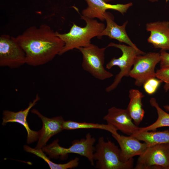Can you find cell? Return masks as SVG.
<instances>
[{
  "label": "cell",
  "instance_id": "obj_1",
  "mask_svg": "<svg viewBox=\"0 0 169 169\" xmlns=\"http://www.w3.org/2000/svg\"><path fill=\"white\" fill-rule=\"evenodd\" d=\"M14 38L25 52L26 64L33 66L52 61L64 46L56 32L46 24L31 26Z\"/></svg>",
  "mask_w": 169,
  "mask_h": 169
},
{
  "label": "cell",
  "instance_id": "obj_2",
  "mask_svg": "<svg viewBox=\"0 0 169 169\" xmlns=\"http://www.w3.org/2000/svg\"><path fill=\"white\" fill-rule=\"evenodd\" d=\"M81 18L85 21L86 25L84 27L73 23L69 32L61 33L56 31V35L64 42V46L59 55L80 47H86L90 43L91 40L98 36L105 29L104 23L97 20L81 15Z\"/></svg>",
  "mask_w": 169,
  "mask_h": 169
},
{
  "label": "cell",
  "instance_id": "obj_3",
  "mask_svg": "<svg viewBox=\"0 0 169 169\" xmlns=\"http://www.w3.org/2000/svg\"><path fill=\"white\" fill-rule=\"evenodd\" d=\"M120 150L109 140L105 141L103 136L99 138L95 147L93 158L95 167L99 169H131L134 159L124 162L120 159Z\"/></svg>",
  "mask_w": 169,
  "mask_h": 169
},
{
  "label": "cell",
  "instance_id": "obj_4",
  "mask_svg": "<svg viewBox=\"0 0 169 169\" xmlns=\"http://www.w3.org/2000/svg\"><path fill=\"white\" fill-rule=\"evenodd\" d=\"M59 141L57 139L49 145H46L42 148V150L49 157L55 159L59 157L64 159L69 153L78 154L87 158L92 166L94 165V145L96 139L90 133L87 134L85 138L73 141L72 145L68 148L60 146Z\"/></svg>",
  "mask_w": 169,
  "mask_h": 169
},
{
  "label": "cell",
  "instance_id": "obj_5",
  "mask_svg": "<svg viewBox=\"0 0 169 169\" xmlns=\"http://www.w3.org/2000/svg\"><path fill=\"white\" fill-rule=\"evenodd\" d=\"M107 47L101 48L90 44L78 48L82 55V67L83 69L95 78L102 80L110 78L113 74L104 67L105 52Z\"/></svg>",
  "mask_w": 169,
  "mask_h": 169
},
{
  "label": "cell",
  "instance_id": "obj_6",
  "mask_svg": "<svg viewBox=\"0 0 169 169\" xmlns=\"http://www.w3.org/2000/svg\"><path fill=\"white\" fill-rule=\"evenodd\" d=\"M113 47L120 49L122 54L121 56L116 58L114 57L106 65L107 69H110L113 66H117L120 69V71L117 74L113 82L105 89L106 92H110L117 86L124 77L129 76V73L133 66L135 57L139 55L146 54L139 49H136L130 46L123 44L110 43L106 47Z\"/></svg>",
  "mask_w": 169,
  "mask_h": 169
},
{
  "label": "cell",
  "instance_id": "obj_7",
  "mask_svg": "<svg viewBox=\"0 0 169 169\" xmlns=\"http://www.w3.org/2000/svg\"><path fill=\"white\" fill-rule=\"evenodd\" d=\"M160 61V53L149 52L135 58L129 76L135 80V85L140 87L149 79L156 77L155 69Z\"/></svg>",
  "mask_w": 169,
  "mask_h": 169
},
{
  "label": "cell",
  "instance_id": "obj_8",
  "mask_svg": "<svg viewBox=\"0 0 169 169\" xmlns=\"http://www.w3.org/2000/svg\"><path fill=\"white\" fill-rule=\"evenodd\" d=\"M26 63L25 52L14 37L2 34L0 36V66L16 69Z\"/></svg>",
  "mask_w": 169,
  "mask_h": 169
},
{
  "label": "cell",
  "instance_id": "obj_9",
  "mask_svg": "<svg viewBox=\"0 0 169 169\" xmlns=\"http://www.w3.org/2000/svg\"><path fill=\"white\" fill-rule=\"evenodd\" d=\"M135 169H169V144L147 147L139 156Z\"/></svg>",
  "mask_w": 169,
  "mask_h": 169
},
{
  "label": "cell",
  "instance_id": "obj_10",
  "mask_svg": "<svg viewBox=\"0 0 169 169\" xmlns=\"http://www.w3.org/2000/svg\"><path fill=\"white\" fill-rule=\"evenodd\" d=\"M103 119L107 124L130 136L136 133L139 130L140 127L133 122L126 109L112 107L108 110L107 114Z\"/></svg>",
  "mask_w": 169,
  "mask_h": 169
},
{
  "label": "cell",
  "instance_id": "obj_11",
  "mask_svg": "<svg viewBox=\"0 0 169 169\" xmlns=\"http://www.w3.org/2000/svg\"><path fill=\"white\" fill-rule=\"evenodd\" d=\"M40 100V97L37 94L35 99L29 103L28 106L24 110L17 112L6 110H4L3 113L2 125H5L8 122H16L21 124L27 131V142L28 144L36 141L38 138L39 131H34L30 129L27 118L30 110Z\"/></svg>",
  "mask_w": 169,
  "mask_h": 169
},
{
  "label": "cell",
  "instance_id": "obj_12",
  "mask_svg": "<svg viewBox=\"0 0 169 169\" xmlns=\"http://www.w3.org/2000/svg\"><path fill=\"white\" fill-rule=\"evenodd\" d=\"M88 7L82 10L81 15L88 18H97L102 21L105 20L104 14L106 10L112 9L116 10L122 14L126 13L128 9L133 5L130 2L125 4H111L103 0H85Z\"/></svg>",
  "mask_w": 169,
  "mask_h": 169
},
{
  "label": "cell",
  "instance_id": "obj_13",
  "mask_svg": "<svg viewBox=\"0 0 169 169\" xmlns=\"http://www.w3.org/2000/svg\"><path fill=\"white\" fill-rule=\"evenodd\" d=\"M31 112L36 115L42 122V127L39 131L38 141L35 148L42 149L51 137L63 130L62 125L64 120L61 116L48 118L41 114L36 109H32Z\"/></svg>",
  "mask_w": 169,
  "mask_h": 169
},
{
  "label": "cell",
  "instance_id": "obj_14",
  "mask_svg": "<svg viewBox=\"0 0 169 169\" xmlns=\"http://www.w3.org/2000/svg\"><path fill=\"white\" fill-rule=\"evenodd\" d=\"M146 29L150 32L148 42L155 49L169 50V22L157 21L146 23Z\"/></svg>",
  "mask_w": 169,
  "mask_h": 169
},
{
  "label": "cell",
  "instance_id": "obj_15",
  "mask_svg": "<svg viewBox=\"0 0 169 169\" xmlns=\"http://www.w3.org/2000/svg\"><path fill=\"white\" fill-rule=\"evenodd\" d=\"M104 18L106 26L97 36L99 39L101 38L103 36H106L111 39H116L120 42L125 43L136 49H139L131 40L126 33L125 28L128 23L127 21L122 25H119L114 21V17L112 14L107 12L104 14Z\"/></svg>",
  "mask_w": 169,
  "mask_h": 169
},
{
  "label": "cell",
  "instance_id": "obj_16",
  "mask_svg": "<svg viewBox=\"0 0 169 169\" xmlns=\"http://www.w3.org/2000/svg\"><path fill=\"white\" fill-rule=\"evenodd\" d=\"M112 136L118 143L120 150V159L126 162L135 156L141 154L147 147L145 143L131 136H125L122 135Z\"/></svg>",
  "mask_w": 169,
  "mask_h": 169
},
{
  "label": "cell",
  "instance_id": "obj_17",
  "mask_svg": "<svg viewBox=\"0 0 169 169\" xmlns=\"http://www.w3.org/2000/svg\"><path fill=\"white\" fill-rule=\"evenodd\" d=\"M129 96L130 101L126 109L134 123L138 126L144 116L145 111L142 103L144 95L139 90L131 89L129 90Z\"/></svg>",
  "mask_w": 169,
  "mask_h": 169
},
{
  "label": "cell",
  "instance_id": "obj_18",
  "mask_svg": "<svg viewBox=\"0 0 169 169\" xmlns=\"http://www.w3.org/2000/svg\"><path fill=\"white\" fill-rule=\"evenodd\" d=\"M145 142L147 147L154 145L169 144V129L163 131H140L130 135Z\"/></svg>",
  "mask_w": 169,
  "mask_h": 169
},
{
  "label": "cell",
  "instance_id": "obj_19",
  "mask_svg": "<svg viewBox=\"0 0 169 169\" xmlns=\"http://www.w3.org/2000/svg\"><path fill=\"white\" fill-rule=\"evenodd\" d=\"M63 129L66 130H73L82 129H95L104 130L111 133L112 135L118 136L120 135L118 130L114 126L107 124H106L80 122L71 120H64L63 123Z\"/></svg>",
  "mask_w": 169,
  "mask_h": 169
},
{
  "label": "cell",
  "instance_id": "obj_20",
  "mask_svg": "<svg viewBox=\"0 0 169 169\" xmlns=\"http://www.w3.org/2000/svg\"><path fill=\"white\" fill-rule=\"evenodd\" d=\"M23 149L25 151L42 159L48 163L51 169H72L77 167L79 164V159L78 157H75L66 163L56 164L49 160L42 149L33 148L26 145L23 146Z\"/></svg>",
  "mask_w": 169,
  "mask_h": 169
},
{
  "label": "cell",
  "instance_id": "obj_21",
  "mask_svg": "<svg viewBox=\"0 0 169 169\" xmlns=\"http://www.w3.org/2000/svg\"><path fill=\"white\" fill-rule=\"evenodd\" d=\"M151 105L156 110L158 118L152 124L144 127H140L139 131H154L157 129L165 126H169V114L163 110L159 106L156 99L151 98L150 100Z\"/></svg>",
  "mask_w": 169,
  "mask_h": 169
},
{
  "label": "cell",
  "instance_id": "obj_22",
  "mask_svg": "<svg viewBox=\"0 0 169 169\" xmlns=\"http://www.w3.org/2000/svg\"><path fill=\"white\" fill-rule=\"evenodd\" d=\"M162 82L161 80L157 78L150 79L143 84L144 90L148 94L152 95L156 92Z\"/></svg>",
  "mask_w": 169,
  "mask_h": 169
},
{
  "label": "cell",
  "instance_id": "obj_23",
  "mask_svg": "<svg viewBox=\"0 0 169 169\" xmlns=\"http://www.w3.org/2000/svg\"><path fill=\"white\" fill-rule=\"evenodd\" d=\"M156 77L165 83L164 90L167 92L169 90V67L160 68L156 71Z\"/></svg>",
  "mask_w": 169,
  "mask_h": 169
},
{
  "label": "cell",
  "instance_id": "obj_24",
  "mask_svg": "<svg viewBox=\"0 0 169 169\" xmlns=\"http://www.w3.org/2000/svg\"><path fill=\"white\" fill-rule=\"evenodd\" d=\"M160 53V68L169 67V53L161 50Z\"/></svg>",
  "mask_w": 169,
  "mask_h": 169
},
{
  "label": "cell",
  "instance_id": "obj_25",
  "mask_svg": "<svg viewBox=\"0 0 169 169\" xmlns=\"http://www.w3.org/2000/svg\"><path fill=\"white\" fill-rule=\"evenodd\" d=\"M163 107L166 111H169V105H164L163 106Z\"/></svg>",
  "mask_w": 169,
  "mask_h": 169
},
{
  "label": "cell",
  "instance_id": "obj_26",
  "mask_svg": "<svg viewBox=\"0 0 169 169\" xmlns=\"http://www.w3.org/2000/svg\"><path fill=\"white\" fill-rule=\"evenodd\" d=\"M149 2L151 3H155L158 1V0H148Z\"/></svg>",
  "mask_w": 169,
  "mask_h": 169
},
{
  "label": "cell",
  "instance_id": "obj_27",
  "mask_svg": "<svg viewBox=\"0 0 169 169\" xmlns=\"http://www.w3.org/2000/svg\"><path fill=\"white\" fill-rule=\"evenodd\" d=\"M103 0L106 3H108V2L110 1V0Z\"/></svg>",
  "mask_w": 169,
  "mask_h": 169
},
{
  "label": "cell",
  "instance_id": "obj_28",
  "mask_svg": "<svg viewBox=\"0 0 169 169\" xmlns=\"http://www.w3.org/2000/svg\"><path fill=\"white\" fill-rule=\"evenodd\" d=\"M166 2V3L168 1H169V0H165Z\"/></svg>",
  "mask_w": 169,
  "mask_h": 169
}]
</instances>
